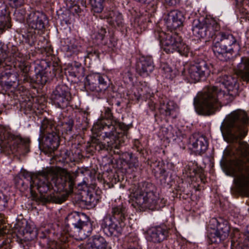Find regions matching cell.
I'll use <instances>...</instances> for the list:
<instances>
[{
  "label": "cell",
  "mask_w": 249,
  "mask_h": 249,
  "mask_svg": "<svg viewBox=\"0 0 249 249\" xmlns=\"http://www.w3.org/2000/svg\"><path fill=\"white\" fill-rule=\"evenodd\" d=\"M73 180L69 173L59 167H51L33 175L30 189L33 196L44 202H62L71 192Z\"/></svg>",
  "instance_id": "cell-1"
},
{
  "label": "cell",
  "mask_w": 249,
  "mask_h": 249,
  "mask_svg": "<svg viewBox=\"0 0 249 249\" xmlns=\"http://www.w3.org/2000/svg\"><path fill=\"white\" fill-rule=\"evenodd\" d=\"M124 127L110 117L103 116L95 123L92 140L101 148L112 149L121 143L125 131Z\"/></svg>",
  "instance_id": "cell-2"
},
{
  "label": "cell",
  "mask_w": 249,
  "mask_h": 249,
  "mask_svg": "<svg viewBox=\"0 0 249 249\" xmlns=\"http://www.w3.org/2000/svg\"><path fill=\"white\" fill-rule=\"evenodd\" d=\"M55 68L54 64L49 60L37 58L26 62V77L35 88H42L54 76Z\"/></svg>",
  "instance_id": "cell-3"
},
{
  "label": "cell",
  "mask_w": 249,
  "mask_h": 249,
  "mask_svg": "<svg viewBox=\"0 0 249 249\" xmlns=\"http://www.w3.org/2000/svg\"><path fill=\"white\" fill-rule=\"evenodd\" d=\"M59 129L62 136L71 138L85 130L88 125V115L84 111L71 109L60 116Z\"/></svg>",
  "instance_id": "cell-4"
},
{
  "label": "cell",
  "mask_w": 249,
  "mask_h": 249,
  "mask_svg": "<svg viewBox=\"0 0 249 249\" xmlns=\"http://www.w3.org/2000/svg\"><path fill=\"white\" fill-rule=\"evenodd\" d=\"M0 145L7 155L19 158L27 153L30 141L27 138L13 133L4 126H0Z\"/></svg>",
  "instance_id": "cell-5"
},
{
  "label": "cell",
  "mask_w": 249,
  "mask_h": 249,
  "mask_svg": "<svg viewBox=\"0 0 249 249\" xmlns=\"http://www.w3.org/2000/svg\"><path fill=\"white\" fill-rule=\"evenodd\" d=\"M26 62L11 63L0 67V92L12 95L19 88V71L26 72Z\"/></svg>",
  "instance_id": "cell-6"
},
{
  "label": "cell",
  "mask_w": 249,
  "mask_h": 249,
  "mask_svg": "<svg viewBox=\"0 0 249 249\" xmlns=\"http://www.w3.org/2000/svg\"><path fill=\"white\" fill-rule=\"evenodd\" d=\"M130 197L134 205L142 210L154 208L160 198L156 186L147 182H141L135 187L131 192Z\"/></svg>",
  "instance_id": "cell-7"
},
{
  "label": "cell",
  "mask_w": 249,
  "mask_h": 249,
  "mask_svg": "<svg viewBox=\"0 0 249 249\" xmlns=\"http://www.w3.org/2000/svg\"><path fill=\"white\" fill-rule=\"evenodd\" d=\"M60 143V132L55 122L45 118L41 125L39 148L45 154H50L58 148Z\"/></svg>",
  "instance_id": "cell-8"
},
{
  "label": "cell",
  "mask_w": 249,
  "mask_h": 249,
  "mask_svg": "<svg viewBox=\"0 0 249 249\" xmlns=\"http://www.w3.org/2000/svg\"><path fill=\"white\" fill-rule=\"evenodd\" d=\"M213 50L219 59L228 61L234 58L238 54L240 46L233 36L230 34L222 33L215 38Z\"/></svg>",
  "instance_id": "cell-9"
},
{
  "label": "cell",
  "mask_w": 249,
  "mask_h": 249,
  "mask_svg": "<svg viewBox=\"0 0 249 249\" xmlns=\"http://www.w3.org/2000/svg\"><path fill=\"white\" fill-rule=\"evenodd\" d=\"M101 194L95 183L77 185L73 201L77 206L84 209H90L99 202Z\"/></svg>",
  "instance_id": "cell-10"
},
{
  "label": "cell",
  "mask_w": 249,
  "mask_h": 249,
  "mask_svg": "<svg viewBox=\"0 0 249 249\" xmlns=\"http://www.w3.org/2000/svg\"><path fill=\"white\" fill-rule=\"evenodd\" d=\"M66 223L71 235L78 240L86 239L90 235L92 231L90 219L81 213H70L67 218Z\"/></svg>",
  "instance_id": "cell-11"
},
{
  "label": "cell",
  "mask_w": 249,
  "mask_h": 249,
  "mask_svg": "<svg viewBox=\"0 0 249 249\" xmlns=\"http://www.w3.org/2000/svg\"><path fill=\"white\" fill-rule=\"evenodd\" d=\"M218 97L223 103L231 102L236 95L239 84L237 80L231 76H224L219 79L216 83Z\"/></svg>",
  "instance_id": "cell-12"
},
{
  "label": "cell",
  "mask_w": 249,
  "mask_h": 249,
  "mask_svg": "<svg viewBox=\"0 0 249 249\" xmlns=\"http://www.w3.org/2000/svg\"><path fill=\"white\" fill-rule=\"evenodd\" d=\"M230 232L228 222L222 218H213L209 224L208 233L211 241L219 244L227 238Z\"/></svg>",
  "instance_id": "cell-13"
},
{
  "label": "cell",
  "mask_w": 249,
  "mask_h": 249,
  "mask_svg": "<svg viewBox=\"0 0 249 249\" xmlns=\"http://www.w3.org/2000/svg\"><path fill=\"white\" fill-rule=\"evenodd\" d=\"M216 23L213 20L204 17L196 19L192 25L194 35L201 39L212 37L215 33Z\"/></svg>",
  "instance_id": "cell-14"
},
{
  "label": "cell",
  "mask_w": 249,
  "mask_h": 249,
  "mask_svg": "<svg viewBox=\"0 0 249 249\" xmlns=\"http://www.w3.org/2000/svg\"><path fill=\"white\" fill-rule=\"evenodd\" d=\"M85 88L88 91L99 93L106 91L111 82L106 75L99 73L89 74L85 79Z\"/></svg>",
  "instance_id": "cell-15"
},
{
  "label": "cell",
  "mask_w": 249,
  "mask_h": 249,
  "mask_svg": "<svg viewBox=\"0 0 249 249\" xmlns=\"http://www.w3.org/2000/svg\"><path fill=\"white\" fill-rule=\"evenodd\" d=\"M16 233L20 241L30 242L36 238L38 231L33 222L28 219L22 218L17 223Z\"/></svg>",
  "instance_id": "cell-16"
},
{
  "label": "cell",
  "mask_w": 249,
  "mask_h": 249,
  "mask_svg": "<svg viewBox=\"0 0 249 249\" xmlns=\"http://www.w3.org/2000/svg\"><path fill=\"white\" fill-rule=\"evenodd\" d=\"M51 99L53 105L57 107L66 108L72 100L71 90L65 84H59L53 91Z\"/></svg>",
  "instance_id": "cell-17"
},
{
  "label": "cell",
  "mask_w": 249,
  "mask_h": 249,
  "mask_svg": "<svg viewBox=\"0 0 249 249\" xmlns=\"http://www.w3.org/2000/svg\"><path fill=\"white\" fill-rule=\"evenodd\" d=\"M137 157L133 153L124 152L121 154L113 162V164L119 171L124 174H130L138 167Z\"/></svg>",
  "instance_id": "cell-18"
},
{
  "label": "cell",
  "mask_w": 249,
  "mask_h": 249,
  "mask_svg": "<svg viewBox=\"0 0 249 249\" xmlns=\"http://www.w3.org/2000/svg\"><path fill=\"white\" fill-rule=\"evenodd\" d=\"M64 71L68 81L73 85L80 83L85 74V68L77 62L68 64L65 67Z\"/></svg>",
  "instance_id": "cell-19"
},
{
  "label": "cell",
  "mask_w": 249,
  "mask_h": 249,
  "mask_svg": "<svg viewBox=\"0 0 249 249\" xmlns=\"http://www.w3.org/2000/svg\"><path fill=\"white\" fill-rule=\"evenodd\" d=\"M189 74L191 78L196 81L206 80L210 73V70L207 63L203 60L194 62L190 66Z\"/></svg>",
  "instance_id": "cell-20"
},
{
  "label": "cell",
  "mask_w": 249,
  "mask_h": 249,
  "mask_svg": "<svg viewBox=\"0 0 249 249\" xmlns=\"http://www.w3.org/2000/svg\"><path fill=\"white\" fill-rule=\"evenodd\" d=\"M208 145L207 138L200 133L193 134L190 137L188 142L189 149L196 154H202L205 153L208 149Z\"/></svg>",
  "instance_id": "cell-21"
},
{
  "label": "cell",
  "mask_w": 249,
  "mask_h": 249,
  "mask_svg": "<svg viewBox=\"0 0 249 249\" xmlns=\"http://www.w3.org/2000/svg\"><path fill=\"white\" fill-rule=\"evenodd\" d=\"M102 228L105 233L111 237L118 236L122 231L119 220L115 216L111 215H108L104 218Z\"/></svg>",
  "instance_id": "cell-22"
},
{
  "label": "cell",
  "mask_w": 249,
  "mask_h": 249,
  "mask_svg": "<svg viewBox=\"0 0 249 249\" xmlns=\"http://www.w3.org/2000/svg\"><path fill=\"white\" fill-rule=\"evenodd\" d=\"M27 23L32 29L40 31L47 28L49 25V20L44 13L35 11L32 12L28 16Z\"/></svg>",
  "instance_id": "cell-23"
},
{
  "label": "cell",
  "mask_w": 249,
  "mask_h": 249,
  "mask_svg": "<svg viewBox=\"0 0 249 249\" xmlns=\"http://www.w3.org/2000/svg\"><path fill=\"white\" fill-rule=\"evenodd\" d=\"M154 68L152 58L148 56H142L136 62V69L139 75L146 77L153 71Z\"/></svg>",
  "instance_id": "cell-24"
},
{
  "label": "cell",
  "mask_w": 249,
  "mask_h": 249,
  "mask_svg": "<svg viewBox=\"0 0 249 249\" xmlns=\"http://www.w3.org/2000/svg\"><path fill=\"white\" fill-rule=\"evenodd\" d=\"M167 231L163 226H157L150 228L146 232V236L150 241L159 243L167 237Z\"/></svg>",
  "instance_id": "cell-25"
},
{
  "label": "cell",
  "mask_w": 249,
  "mask_h": 249,
  "mask_svg": "<svg viewBox=\"0 0 249 249\" xmlns=\"http://www.w3.org/2000/svg\"><path fill=\"white\" fill-rule=\"evenodd\" d=\"M11 26V18L8 8L5 3L0 0V35Z\"/></svg>",
  "instance_id": "cell-26"
},
{
  "label": "cell",
  "mask_w": 249,
  "mask_h": 249,
  "mask_svg": "<svg viewBox=\"0 0 249 249\" xmlns=\"http://www.w3.org/2000/svg\"><path fill=\"white\" fill-rule=\"evenodd\" d=\"M57 233V228L54 225L48 224L44 226L39 232L40 244L43 245L48 244L54 238Z\"/></svg>",
  "instance_id": "cell-27"
},
{
  "label": "cell",
  "mask_w": 249,
  "mask_h": 249,
  "mask_svg": "<svg viewBox=\"0 0 249 249\" xmlns=\"http://www.w3.org/2000/svg\"><path fill=\"white\" fill-rule=\"evenodd\" d=\"M184 20L183 14L178 10L171 11L166 16L165 23L170 29H176L180 26Z\"/></svg>",
  "instance_id": "cell-28"
},
{
  "label": "cell",
  "mask_w": 249,
  "mask_h": 249,
  "mask_svg": "<svg viewBox=\"0 0 249 249\" xmlns=\"http://www.w3.org/2000/svg\"><path fill=\"white\" fill-rule=\"evenodd\" d=\"M75 181L77 185L95 183L94 176L91 171L89 169L82 168L77 171Z\"/></svg>",
  "instance_id": "cell-29"
},
{
  "label": "cell",
  "mask_w": 249,
  "mask_h": 249,
  "mask_svg": "<svg viewBox=\"0 0 249 249\" xmlns=\"http://www.w3.org/2000/svg\"><path fill=\"white\" fill-rule=\"evenodd\" d=\"M86 247L89 249H106L107 244L102 236H94L89 239Z\"/></svg>",
  "instance_id": "cell-30"
},
{
  "label": "cell",
  "mask_w": 249,
  "mask_h": 249,
  "mask_svg": "<svg viewBox=\"0 0 249 249\" xmlns=\"http://www.w3.org/2000/svg\"><path fill=\"white\" fill-rule=\"evenodd\" d=\"M31 180V178L30 179ZM29 177L27 175L22 173L19 175L17 178V184L19 189L23 191L26 190L29 187V185L31 184V180L30 181Z\"/></svg>",
  "instance_id": "cell-31"
},
{
  "label": "cell",
  "mask_w": 249,
  "mask_h": 249,
  "mask_svg": "<svg viewBox=\"0 0 249 249\" xmlns=\"http://www.w3.org/2000/svg\"><path fill=\"white\" fill-rule=\"evenodd\" d=\"M67 5L69 9L76 14L81 11V3L79 0H67Z\"/></svg>",
  "instance_id": "cell-32"
},
{
  "label": "cell",
  "mask_w": 249,
  "mask_h": 249,
  "mask_svg": "<svg viewBox=\"0 0 249 249\" xmlns=\"http://www.w3.org/2000/svg\"><path fill=\"white\" fill-rule=\"evenodd\" d=\"M92 10L95 13H100L104 8L105 0H89Z\"/></svg>",
  "instance_id": "cell-33"
},
{
  "label": "cell",
  "mask_w": 249,
  "mask_h": 249,
  "mask_svg": "<svg viewBox=\"0 0 249 249\" xmlns=\"http://www.w3.org/2000/svg\"><path fill=\"white\" fill-rule=\"evenodd\" d=\"M9 6L13 8H19L23 6L25 0H5Z\"/></svg>",
  "instance_id": "cell-34"
},
{
  "label": "cell",
  "mask_w": 249,
  "mask_h": 249,
  "mask_svg": "<svg viewBox=\"0 0 249 249\" xmlns=\"http://www.w3.org/2000/svg\"><path fill=\"white\" fill-rule=\"evenodd\" d=\"M8 200L6 196L0 191V211L5 209L7 205Z\"/></svg>",
  "instance_id": "cell-35"
},
{
  "label": "cell",
  "mask_w": 249,
  "mask_h": 249,
  "mask_svg": "<svg viewBox=\"0 0 249 249\" xmlns=\"http://www.w3.org/2000/svg\"><path fill=\"white\" fill-rule=\"evenodd\" d=\"M165 1L167 4L170 6H175L179 2V0H165Z\"/></svg>",
  "instance_id": "cell-36"
},
{
  "label": "cell",
  "mask_w": 249,
  "mask_h": 249,
  "mask_svg": "<svg viewBox=\"0 0 249 249\" xmlns=\"http://www.w3.org/2000/svg\"><path fill=\"white\" fill-rule=\"evenodd\" d=\"M137 1L142 3H148L151 2L153 0H136Z\"/></svg>",
  "instance_id": "cell-37"
},
{
  "label": "cell",
  "mask_w": 249,
  "mask_h": 249,
  "mask_svg": "<svg viewBox=\"0 0 249 249\" xmlns=\"http://www.w3.org/2000/svg\"><path fill=\"white\" fill-rule=\"evenodd\" d=\"M2 224L0 223V237L3 235V233L4 232V231H3V226H0Z\"/></svg>",
  "instance_id": "cell-38"
},
{
  "label": "cell",
  "mask_w": 249,
  "mask_h": 249,
  "mask_svg": "<svg viewBox=\"0 0 249 249\" xmlns=\"http://www.w3.org/2000/svg\"><path fill=\"white\" fill-rule=\"evenodd\" d=\"M237 0V1H241L242 0Z\"/></svg>",
  "instance_id": "cell-39"
}]
</instances>
